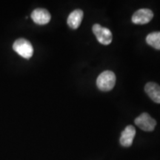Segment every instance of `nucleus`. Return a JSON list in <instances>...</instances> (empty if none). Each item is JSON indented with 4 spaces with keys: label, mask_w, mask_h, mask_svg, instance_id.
Instances as JSON below:
<instances>
[{
    "label": "nucleus",
    "mask_w": 160,
    "mask_h": 160,
    "mask_svg": "<svg viewBox=\"0 0 160 160\" xmlns=\"http://www.w3.org/2000/svg\"><path fill=\"white\" fill-rule=\"evenodd\" d=\"M31 18L36 24L42 25L49 22L51 16L46 9L37 8L32 12Z\"/></svg>",
    "instance_id": "423d86ee"
},
{
    "label": "nucleus",
    "mask_w": 160,
    "mask_h": 160,
    "mask_svg": "<svg viewBox=\"0 0 160 160\" xmlns=\"http://www.w3.org/2000/svg\"><path fill=\"white\" fill-rule=\"evenodd\" d=\"M13 49L18 54L25 59H30L33 56V48L31 43L25 39H19L16 40L13 45Z\"/></svg>",
    "instance_id": "f03ea898"
},
{
    "label": "nucleus",
    "mask_w": 160,
    "mask_h": 160,
    "mask_svg": "<svg viewBox=\"0 0 160 160\" xmlns=\"http://www.w3.org/2000/svg\"><path fill=\"white\" fill-rule=\"evenodd\" d=\"M146 42L153 48L160 50V32H153L146 37Z\"/></svg>",
    "instance_id": "9d476101"
},
{
    "label": "nucleus",
    "mask_w": 160,
    "mask_h": 160,
    "mask_svg": "<svg viewBox=\"0 0 160 160\" xmlns=\"http://www.w3.org/2000/svg\"><path fill=\"white\" fill-rule=\"evenodd\" d=\"M116 84V76L113 72L105 71L100 73L97 79V86L100 91H110Z\"/></svg>",
    "instance_id": "f257e3e1"
},
{
    "label": "nucleus",
    "mask_w": 160,
    "mask_h": 160,
    "mask_svg": "<svg viewBox=\"0 0 160 160\" xmlns=\"http://www.w3.org/2000/svg\"><path fill=\"white\" fill-rule=\"evenodd\" d=\"M153 17V13L151 10L142 8L136 11L132 17V22L137 25H145L150 22Z\"/></svg>",
    "instance_id": "39448f33"
},
{
    "label": "nucleus",
    "mask_w": 160,
    "mask_h": 160,
    "mask_svg": "<svg viewBox=\"0 0 160 160\" xmlns=\"http://www.w3.org/2000/svg\"><path fill=\"white\" fill-rule=\"evenodd\" d=\"M134 122L140 129L145 131H153L157 125V121L148 113H143L136 118Z\"/></svg>",
    "instance_id": "20e7f679"
},
{
    "label": "nucleus",
    "mask_w": 160,
    "mask_h": 160,
    "mask_svg": "<svg viewBox=\"0 0 160 160\" xmlns=\"http://www.w3.org/2000/svg\"><path fill=\"white\" fill-rule=\"evenodd\" d=\"M84 13L82 10L76 9L72 11L67 19L68 25L72 29H77L81 25L83 19Z\"/></svg>",
    "instance_id": "6e6552de"
},
{
    "label": "nucleus",
    "mask_w": 160,
    "mask_h": 160,
    "mask_svg": "<svg viewBox=\"0 0 160 160\" xmlns=\"http://www.w3.org/2000/svg\"><path fill=\"white\" fill-rule=\"evenodd\" d=\"M136 135V129L133 126L128 125L122 132L119 142L123 147H130L133 144V139Z\"/></svg>",
    "instance_id": "0eeeda50"
},
{
    "label": "nucleus",
    "mask_w": 160,
    "mask_h": 160,
    "mask_svg": "<svg viewBox=\"0 0 160 160\" xmlns=\"http://www.w3.org/2000/svg\"><path fill=\"white\" fill-rule=\"evenodd\" d=\"M145 91L148 96L157 104H160V86L157 83L148 82L146 84Z\"/></svg>",
    "instance_id": "1a4fd4ad"
},
{
    "label": "nucleus",
    "mask_w": 160,
    "mask_h": 160,
    "mask_svg": "<svg viewBox=\"0 0 160 160\" xmlns=\"http://www.w3.org/2000/svg\"><path fill=\"white\" fill-rule=\"evenodd\" d=\"M92 31L99 43L104 45H108L113 39L111 31L107 28L102 27L99 24H95L92 28Z\"/></svg>",
    "instance_id": "7ed1b4c3"
}]
</instances>
